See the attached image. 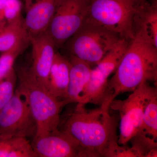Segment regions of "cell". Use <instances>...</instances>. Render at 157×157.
<instances>
[{
  "label": "cell",
  "instance_id": "1",
  "mask_svg": "<svg viewBox=\"0 0 157 157\" xmlns=\"http://www.w3.org/2000/svg\"><path fill=\"white\" fill-rule=\"evenodd\" d=\"M85 105L76 104L66 115L60 130L73 137L89 157H114L120 145L117 135L118 118L110 114L108 106L87 109Z\"/></svg>",
  "mask_w": 157,
  "mask_h": 157
},
{
  "label": "cell",
  "instance_id": "2",
  "mask_svg": "<svg viewBox=\"0 0 157 157\" xmlns=\"http://www.w3.org/2000/svg\"><path fill=\"white\" fill-rule=\"evenodd\" d=\"M157 79V47L140 33L135 32L108 81L102 104L110 105L119 95L132 92L144 82L156 83Z\"/></svg>",
  "mask_w": 157,
  "mask_h": 157
},
{
  "label": "cell",
  "instance_id": "3",
  "mask_svg": "<svg viewBox=\"0 0 157 157\" xmlns=\"http://www.w3.org/2000/svg\"><path fill=\"white\" fill-rule=\"evenodd\" d=\"M15 70L17 89L28 104L36 125L34 138L58 131L60 112L68 104L67 101L52 96L38 81L30 66H21Z\"/></svg>",
  "mask_w": 157,
  "mask_h": 157
},
{
  "label": "cell",
  "instance_id": "4",
  "mask_svg": "<svg viewBox=\"0 0 157 157\" xmlns=\"http://www.w3.org/2000/svg\"><path fill=\"white\" fill-rule=\"evenodd\" d=\"M147 0H90L85 21L101 26L130 41L138 14Z\"/></svg>",
  "mask_w": 157,
  "mask_h": 157
},
{
  "label": "cell",
  "instance_id": "5",
  "mask_svg": "<svg viewBox=\"0 0 157 157\" xmlns=\"http://www.w3.org/2000/svg\"><path fill=\"white\" fill-rule=\"evenodd\" d=\"M121 39L111 31L85 21L79 30L64 45L69 56L86 62L92 67L98 64L115 48Z\"/></svg>",
  "mask_w": 157,
  "mask_h": 157
},
{
  "label": "cell",
  "instance_id": "6",
  "mask_svg": "<svg viewBox=\"0 0 157 157\" xmlns=\"http://www.w3.org/2000/svg\"><path fill=\"white\" fill-rule=\"evenodd\" d=\"M124 100H114L110 109L117 111L120 118L118 144L127 145L130 140L139 133L144 113L151 100L157 95L156 87L148 82H144Z\"/></svg>",
  "mask_w": 157,
  "mask_h": 157
},
{
  "label": "cell",
  "instance_id": "7",
  "mask_svg": "<svg viewBox=\"0 0 157 157\" xmlns=\"http://www.w3.org/2000/svg\"><path fill=\"white\" fill-rule=\"evenodd\" d=\"M90 0H60L46 32L57 49L63 46L83 25Z\"/></svg>",
  "mask_w": 157,
  "mask_h": 157
},
{
  "label": "cell",
  "instance_id": "8",
  "mask_svg": "<svg viewBox=\"0 0 157 157\" xmlns=\"http://www.w3.org/2000/svg\"><path fill=\"white\" fill-rule=\"evenodd\" d=\"M129 42L126 39H121L115 48L92 69L89 80L83 88L78 103L98 106L102 105L106 96L109 77L115 72Z\"/></svg>",
  "mask_w": 157,
  "mask_h": 157
},
{
  "label": "cell",
  "instance_id": "9",
  "mask_svg": "<svg viewBox=\"0 0 157 157\" xmlns=\"http://www.w3.org/2000/svg\"><path fill=\"white\" fill-rule=\"evenodd\" d=\"M36 132V125L28 104L18 89L11 100L0 110V135L27 137Z\"/></svg>",
  "mask_w": 157,
  "mask_h": 157
},
{
  "label": "cell",
  "instance_id": "10",
  "mask_svg": "<svg viewBox=\"0 0 157 157\" xmlns=\"http://www.w3.org/2000/svg\"><path fill=\"white\" fill-rule=\"evenodd\" d=\"M32 145L37 157H89L73 137L59 129L35 137Z\"/></svg>",
  "mask_w": 157,
  "mask_h": 157
},
{
  "label": "cell",
  "instance_id": "11",
  "mask_svg": "<svg viewBox=\"0 0 157 157\" xmlns=\"http://www.w3.org/2000/svg\"><path fill=\"white\" fill-rule=\"evenodd\" d=\"M32 72L40 83L48 87L51 68L57 51L55 42L46 31L31 40Z\"/></svg>",
  "mask_w": 157,
  "mask_h": 157
},
{
  "label": "cell",
  "instance_id": "12",
  "mask_svg": "<svg viewBox=\"0 0 157 157\" xmlns=\"http://www.w3.org/2000/svg\"><path fill=\"white\" fill-rule=\"evenodd\" d=\"M60 0H24V23L30 39L46 31Z\"/></svg>",
  "mask_w": 157,
  "mask_h": 157
},
{
  "label": "cell",
  "instance_id": "13",
  "mask_svg": "<svg viewBox=\"0 0 157 157\" xmlns=\"http://www.w3.org/2000/svg\"><path fill=\"white\" fill-rule=\"evenodd\" d=\"M30 43L21 12L12 19L0 22V52L17 49L24 51Z\"/></svg>",
  "mask_w": 157,
  "mask_h": 157
},
{
  "label": "cell",
  "instance_id": "14",
  "mask_svg": "<svg viewBox=\"0 0 157 157\" xmlns=\"http://www.w3.org/2000/svg\"><path fill=\"white\" fill-rule=\"evenodd\" d=\"M70 63L68 56L56 52L51 68L47 90L58 99L65 100L67 97Z\"/></svg>",
  "mask_w": 157,
  "mask_h": 157
},
{
  "label": "cell",
  "instance_id": "15",
  "mask_svg": "<svg viewBox=\"0 0 157 157\" xmlns=\"http://www.w3.org/2000/svg\"><path fill=\"white\" fill-rule=\"evenodd\" d=\"M70 63V77L66 100L68 104L76 103L85 86L89 80L91 67L86 62L75 57L69 56Z\"/></svg>",
  "mask_w": 157,
  "mask_h": 157
},
{
  "label": "cell",
  "instance_id": "16",
  "mask_svg": "<svg viewBox=\"0 0 157 157\" xmlns=\"http://www.w3.org/2000/svg\"><path fill=\"white\" fill-rule=\"evenodd\" d=\"M0 157H37L28 138L0 135Z\"/></svg>",
  "mask_w": 157,
  "mask_h": 157
},
{
  "label": "cell",
  "instance_id": "17",
  "mask_svg": "<svg viewBox=\"0 0 157 157\" xmlns=\"http://www.w3.org/2000/svg\"><path fill=\"white\" fill-rule=\"evenodd\" d=\"M146 37L157 47V4L149 3L136 18L135 32Z\"/></svg>",
  "mask_w": 157,
  "mask_h": 157
},
{
  "label": "cell",
  "instance_id": "18",
  "mask_svg": "<svg viewBox=\"0 0 157 157\" xmlns=\"http://www.w3.org/2000/svg\"><path fill=\"white\" fill-rule=\"evenodd\" d=\"M139 132L157 139V95L152 98L144 113Z\"/></svg>",
  "mask_w": 157,
  "mask_h": 157
},
{
  "label": "cell",
  "instance_id": "19",
  "mask_svg": "<svg viewBox=\"0 0 157 157\" xmlns=\"http://www.w3.org/2000/svg\"><path fill=\"white\" fill-rule=\"evenodd\" d=\"M129 142L132 144L130 147L133 157H147L150 152L157 148V140L141 132L136 134Z\"/></svg>",
  "mask_w": 157,
  "mask_h": 157
},
{
  "label": "cell",
  "instance_id": "20",
  "mask_svg": "<svg viewBox=\"0 0 157 157\" xmlns=\"http://www.w3.org/2000/svg\"><path fill=\"white\" fill-rule=\"evenodd\" d=\"M17 82V74L14 68L5 78L0 80V110L14 96Z\"/></svg>",
  "mask_w": 157,
  "mask_h": 157
},
{
  "label": "cell",
  "instance_id": "21",
  "mask_svg": "<svg viewBox=\"0 0 157 157\" xmlns=\"http://www.w3.org/2000/svg\"><path fill=\"white\" fill-rule=\"evenodd\" d=\"M23 51L22 49H17L2 52L0 55V80L14 69L15 60Z\"/></svg>",
  "mask_w": 157,
  "mask_h": 157
}]
</instances>
